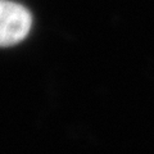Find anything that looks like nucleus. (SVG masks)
Masks as SVG:
<instances>
[{"label":"nucleus","mask_w":154,"mask_h":154,"mask_svg":"<svg viewBox=\"0 0 154 154\" xmlns=\"http://www.w3.org/2000/svg\"><path fill=\"white\" fill-rule=\"evenodd\" d=\"M32 26L28 9L18 3L0 0V46L7 48L25 40Z\"/></svg>","instance_id":"1"}]
</instances>
